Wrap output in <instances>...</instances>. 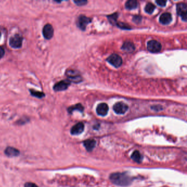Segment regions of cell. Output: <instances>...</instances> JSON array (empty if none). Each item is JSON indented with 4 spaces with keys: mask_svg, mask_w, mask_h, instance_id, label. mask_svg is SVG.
<instances>
[{
    "mask_svg": "<svg viewBox=\"0 0 187 187\" xmlns=\"http://www.w3.org/2000/svg\"><path fill=\"white\" fill-rule=\"evenodd\" d=\"M84 124L82 122H79L72 127L70 133L72 135H79L84 132Z\"/></svg>",
    "mask_w": 187,
    "mask_h": 187,
    "instance_id": "8fae6325",
    "label": "cell"
},
{
    "mask_svg": "<svg viewBox=\"0 0 187 187\" xmlns=\"http://www.w3.org/2000/svg\"><path fill=\"white\" fill-rule=\"evenodd\" d=\"M9 45L13 48H21L23 43V37L21 35L16 34L9 39Z\"/></svg>",
    "mask_w": 187,
    "mask_h": 187,
    "instance_id": "7a4b0ae2",
    "label": "cell"
},
{
    "mask_svg": "<svg viewBox=\"0 0 187 187\" xmlns=\"http://www.w3.org/2000/svg\"><path fill=\"white\" fill-rule=\"evenodd\" d=\"M129 107L123 102H118L113 106V110L118 114H124L126 112Z\"/></svg>",
    "mask_w": 187,
    "mask_h": 187,
    "instance_id": "52a82bcc",
    "label": "cell"
},
{
    "mask_svg": "<svg viewBox=\"0 0 187 187\" xmlns=\"http://www.w3.org/2000/svg\"><path fill=\"white\" fill-rule=\"evenodd\" d=\"M66 76L70 81L75 83H78L82 81L81 77L79 73L75 70H68L66 72Z\"/></svg>",
    "mask_w": 187,
    "mask_h": 187,
    "instance_id": "5b68a950",
    "label": "cell"
},
{
    "mask_svg": "<svg viewBox=\"0 0 187 187\" xmlns=\"http://www.w3.org/2000/svg\"><path fill=\"white\" fill-rule=\"evenodd\" d=\"M110 179L114 185L127 187L131 184L133 178L126 173H114L110 176Z\"/></svg>",
    "mask_w": 187,
    "mask_h": 187,
    "instance_id": "6da1fadb",
    "label": "cell"
},
{
    "mask_svg": "<svg viewBox=\"0 0 187 187\" xmlns=\"http://www.w3.org/2000/svg\"><path fill=\"white\" fill-rule=\"evenodd\" d=\"M142 20V17L140 16H135L133 18V21L136 23H139Z\"/></svg>",
    "mask_w": 187,
    "mask_h": 187,
    "instance_id": "d4e9b609",
    "label": "cell"
},
{
    "mask_svg": "<svg viewBox=\"0 0 187 187\" xmlns=\"http://www.w3.org/2000/svg\"><path fill=\"white\" fill-rule=\"evenodd\" d=\"M131 159L137 163H140L143 160L142 155L138 150L134 151L131 155Z\"/></svg>",
    "mask_w": 187,
    "mask_h": 187,
    "instance_id": "e0dca14e",
    "label": "cell"
},
{
    "mask_svg": "<svg viewBox=\"0 0 187 187\" xmlns=\"http://www.w3.org/2000/svg\"><path fill=\"white\" fill-rule=\"evenodd\" d=\"M109 108L106 103H100L97 107L96 111L98 115L100 116H104L108 114Z\"/></svg>",
    "mask_w": 187,
    "mask_h": 187,
    "instance_id": "4fadbf2b",
    "label": "cell"
},
{
    "mask_svg": "<svg viewBox=\"0 0 187 187\" xmlns=\"http://www.w3.org/2000/svg\"><path fill=\"white\" fill-rule=\"evenodd\" d=\"M161 45L160 43L156 40H150L148 42L147 48L151 53H158L161 50Z\"/></svg>",
    "mask_w": 187,
    "mask_h": 187,
    "instance_id": "3957f363",
    "label": "cell"
},
{
    "mask_svg": "<svg viewBox=\"0 0 187 187\" xmlns=\"http://www.w3.org/2000/svg\"><path fill=\"white\" fill-rule=\"evenodd\" d=\"M75 110H78L80 112H82L84 111V107L81 104H77L75 106L69 107L68 109L69 113L70 114L72 113Z\"/></svg>",
    "mask_w": 187,
    "mask_h": 187,
    "instance_id": "d6986e66",
    "label": "cell"
},
{
    "mask_svg": "<svg viewBox=\"0 0 187 187\" xmlns=\"http://www.w3.org/2000/svg\"><path fill=\"white\" fill-rule=\"evenodd\" d=\"M122 49L128 53H131L133 52L135 50V46L134 44L131 42L129 41H127L125 42L122 46Z\"/></svg>",
    "mask_w": 187,
    "mask_h": 187,
    "instance_id": "2e32d148",
    "label": "cell"
},
{
    "mask_svg": "<svg viewBox=\"0 0 187 187\" xmlns=\"http://www.w3.org/2000/svg\"><path fill=\"white\" fill-rule=\"evenodd\" d=\"M118 25V26L119 27V28H120L121 29H131V28L129 27V26L128 25H127L126 24H125V23H118V24H116Z\"/></svg>",
    "mask_w": 187,
    "mask_h": 187,
    "instance_id": "603a6c76",
    "label": "cell"
},
{
    "mask_svg": "<svg viewBox=\"0 0 187 187\" xmlns=\"http://www.w3.org/2000/svg\"><path fill=\"white\" fill-rule=\"evenodd\" d=\"M5 55V50L3 48L0 47V59L2 58L3 55Z\"/></svg>",
    "mask_w": 187,
    "mask_h": 187,
    "instance_id": "83f0119b",
    "label": "cell"
},
{
    "mask_svg": "<svg viewBox=\"0 0 187 187\" xmlns=\"http://www.w3.org/2000/svg\"><path fill=\"white\" fill-rule=\"evenodd\" d=\"M70 84V82L67 80H62L58 82L54 86L53 89L57 92L66 90Z\"/></svg>",
    "mask_w": 187,
    "mask_h": 187,
    "instance_id": "30bf717a",
    "label": "cell"
},
{
    "mask_svg": "<svg viewBox=\"0 0 187 187\" xmlns=\"http://www.w3.org/2000/svg\"><path fill=\"white\" fill-rule=\"evenodd\" d=\"M74 2L75 3L77 6H84L87 3V1L84 0H77V1H74Z\"/></svg>",
    "mask_w": 187,
    "mask_h": 187,
    "instance_id": "cb8c5ba5",
    "label": "cell"
},
{
    "mask_svg": "<svg viewBox=\"0 0 187 187\" xmlns=\"http://www.w3.org/2000/svg\"><path fill=\"white\" fill-rule=\"evenodd\" d=\"M187 5L185 3H179L177 5V14L181 17L182 20L187 21Z\"/></svg>",
    "mask_w": 187,
    "mask_h": 187,
    "instance_id": "8992f818",
    "label": "cell"
},
{
    "mask_svg": "<svg viewBox=\"0 0 187 187\" xmlns=\"http://www.w3.org/2000/svg\"><path fill=\"white\" fill-rule=\"evenodd\" d=\"M5 154L9 158H13V157L18 156L20 155L21 152L18 149H17L16 148L7 147L5 150Z\"/></svg>",
    "mask_w": 187,
    "mask_h": 187,
    "instance_id": "7c38bea8",
    "label": "cell"
},
{
    "mask_svg": "<svg viewBox=\"0 0 187 187\" xmlns=\"http://www.w3.org/2000/svg\"><path fill=\"white\" fill-rule=\"evenodd\" d=\"M95 144H96L95 140L92 139L86 140L84 142V147L86 148V149L88 151H91L93 150V149L95 148Z\"/></svg>",
    "mask_w": 187,
    "mask_h": 187,
    "instance_id": "9a60e30c",
    "label": "cell"
},
{
    "mask_svg": "<svg viewBox=\"0 0 187 187\" xmlns=\"http://www.w3.org/2000/svg\"><path fill=\"white\" fill-rule=\"evenodd\" d=\"M118 17V13H115L113 14H111L110 16H108V19L111 24H117Z\"/></svg>",
    "mask_w": 187,
    "mask_h": 187,
    "instance_id": "7402d4cb",
    "label": "cell"
},
{
    "mask_svg": "<svg viewBox=\"0 0 187 187\" xmlns=\"http://www.w3.org/2000/svg\"><path fill=\"white\" fill-rule=\"evenodd\" d=\"M137 6H138V2L137 1H134V0H129L127 1L126 3H125L126 8L129 10L134 9L135 8H137Z\"/></svg>",
    "mask_w": 187,
    "mask_h": 187,
    "instance_id": "ac0fdd59",
    "label": "cell"
},
{
    "mask_svg": "<svg viewBox=\"0 0 187 187\" xmlns=\"http://www.w3.org/2000/svg\"><path fill=\"white\" fill-rule=\"evenodd\" d=\"M172 20L171 14L169 13H164L161 14L159 19V21L161 24L167 25L171 22Z\"/></svg>",
    "mask_w": 187,
    "mask_h": 187,
    "instance_id": "5bb4252c",
    "label": "cell"
},
{
    "mask_svg": "<svg viewBox=\"0 0 187 187\" xmlns=\"http://www.w3.org/2000/svg\"><path fill=\"white\" fill-rule=\"evenodd\" d=\"M91 22V19L88 18L86 16L82 15L79 17L77 24V26L80 29L84 31V30L86 29V26Z\"/></svg>",
    "mask_w": 187,
    "mask_h": 187,
    "instance_id": "ba28073f",
    "label": "cell"
},
{
    "mask_svg": "<svg viewBox=\"0 0 187 187\" xmlns=\"http://www.w3.org/2000/svg\"><path fill=\"white\" fill-rule=\"evenodd\" d=\"M42 33L46 39L50 40V39H52L54 34V29L53 27L50 24L45 25L43 28Z\"/></svg>",
    "mask_w": 187,
    "mask_h": 187,
    "instance_id": "9c48e42d",
    "label": "cell"
},
{
    "mask_svg": "<svg viewBox=\"0 0 187 187\" xmlns=\"http://www.w3.org/2000/svg\"><path fill=\"white\" fill-rule=\"evenodd\" d=\"M155 9V6L151 3H148L145 7V11L148 14H151Z\"/></svg>",
    "mask_w": 187,
    "mask_h": 187,
    "instance_id": "ffe728a7",
    "label": "cell"
},
{
    "mask_svg": "<svg viewBox=\"0 0 187 187\" xmlns=\"http://www.w3.org/2000/svg\"><path fill=\"white\" fill-rule=\"evenodd\" d=\"M1 37V32H0V38Z\"/></svg>",
    "mask_w": 187,
    "mask_h": 187,
    "instance_id": "f1b7e54d",
    "label": "cell"
},
{
    "mask_svg": "<svg viewBox=\"0 0 187 187\" xmlns=\"http://www.w3.org/2000/svg\"><path fill=\"white\" fill-rule=\"evenodd\" d=\"M107 61L116 68H119L122 64V60L121 57L116 54H113L110 55L107 59Z\"/></svg>",
    "mask_w": 187,
    "mask_h": 187,
    "instance_id": "277c9868",
    "label": "cell"
},
{
    "mask_svg": "<svg viewBox=\"0 0 187 187\" xmlns=\"http://www.w3.org/2000/svg\"><path fill=\"white\" fill-rule=\"evenodd\" d=\"M30 92L31 95L35 97L39 98H42L44 97L45 96V93L42 92H39V91H36L33 90H30Z\"/></svg>",
    "mask_w": 187,
    "mask_h": 187,
    "instance_id": "44dd1931",
    "label": "cell"
},
{
    "mask_svg": "<svg viewBox=\"0 0 187 187\" xmlns=\"http://www.w3.org/2000/svg\"><path fill=\"white\" fill-rule=\"evenodd\" d=\"M24 187H39L37 185L32 182H27L25 185Z\"/></svg>",
    "mask_w": 187,
    "mask_h": 187,
    "instance_id": "4316f807",
    "label": "cell"
},
{
    "mask_svg": "<svg viewBox=\"0 0 187 187\" xmlns=\"http://www.w3.org/2000/svg\"><path fill=\"white\" fill-rule=\"evenodd\" d=\"M167 1H163V0H160V1H156V3H157L158 5L161 7H165L166 6Z\"/></svg>",
    "mask_w": 187,
    "mask_h": 187,
    "instance_id": "484cf974",
    "label": "cell"
}]
</instances>
